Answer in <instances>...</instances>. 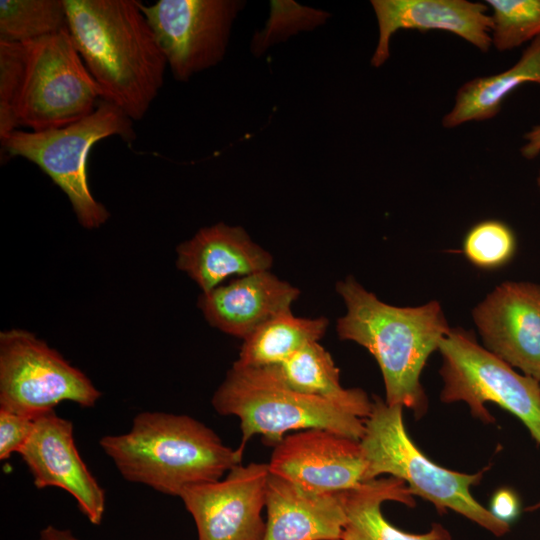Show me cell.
Masks as SVG:
<instances>
[{
  "label": "cell",
  "mask_w": 540,
  "mask_h": 540,
  "mask_svg": "<svg viewBox=\"0 0 540 540\" xmlns=\"http://www.w3.org/2000/svg\"><path fill=\"white\" fill-rule=\"evenodd\" d=\"M68 30L102 100L138 121L164 83L166 58L135 0H64Z\"/></svg>",
  "instance_id": "cell-1"
},
{
  "label": "cell",
  "mask_w": 540,
  "mask_h": 540,
  "mask_svg": "<svg viewBox=\"0 0 540 540\" xmlns=\"http://www.w3.org/2000/svg\"><path fill=\"white\" fill-rule=\"evenodd\" d=\"M336 291L346 306V313L337 320L339 338L355 342L373 355L382 373L387 404L407 407L422 416L427 397L421 373L452 328L440 302L390 305L353 276L337 282Z\"/></svg>",
  "instance_id": "cell-2"
},
{
  "label": "cell",
  "mask_w": 540,
  "mask_h": 540,
  "mask_svg": "<svg viewBox=\"0 0 540 540\" xmlns=\"http://www.w3.org/2000/svg\"><path fill=\"white\" fill-rule=\"evenodd\" d=\"M99 444L122 477L171 496L221 479L242 462L208 426L188 415L143 412L130 430L107 435Z\"/></svg>",
  "instance_id": "cell-3"
},
{
  "label": "cell",
  "mask_w": 540,
  "mask_h": 540,
  "mask_svg": "<svg viewBox=\"0 0 540 540\" xmlns=\"http://www.w3.org/2000/svg\"><path fill=\"white\" fill-rule=\"evenodd\" d=\"M360 446L366 462L365 482L388 474L403 481L412 495L431 502L439 513L452 510L498 537L509 532L510 524L497 519L471 493L485 469L466 474L431 461L409 437L403 406L375 397Z\"/></svg>",
  "instance_id": "cell-4"
},
{
  "label": "cell",
  "mask_w": 540,
  "mask_h": 540,
  "mask_svg": "<svg viewBox=\"0 0 540 540\" xmlns=\"http://www.w3.org/2000/svg\"><path fill=\"white\" fill-rule=\"evenodd\" d=\"M213 408L240 421L241 443L261 435L272 445L294 431L326 429L360 441L365 420L317 396L288 387L273 366L241 367L233 364L212 397Z\"/></svg>",
  "instance_id": "cell-5"
},
{
  "label": "cell",
  "mask_w": 540,
  "mask_h": 540,
  "mask_svg": "<svg viewBox=\"0 0 540 540\" xmlns=\"http://www.w3.org/2000/svg\"><path fill=\"white\" fill-rule=\"evenodd\" d=\"M110 136L132 142L133 120L101 100L91 114L70 125L39 132L15 130L1 143L10 156L25 158L47 174L67 195L79 223L95 229L108 220L109 212L90 192L87 158L95 143Z\"/></svg>",
  "instance_id": "cell-6"
},
{
  "label": "cell",
  "mask_w": 540,
  "mask_h": 540,
  "mask_svg": "<svg viewBox=\"0 0 540 540\" xmlns=\"http://www.w3.org/2000/svg\"><path fill=\"white\" fill-rule=\"evenodd\" d=\"M438 351L442 356V402H464L486 424L494 423L495 418L485 404L494 403L516 416L540 446L539 381L518 373L460 327L451 328Z\"/></svg>",
  "instance_id": "cell-7"
},
{
  "label": "cell",
  "mask_w": 540,
  "mask_h": 540,
  "mask_svg": "<svg viewBox=\"0 0 540 540\" xmlns=\"http://www.w3.org/2000/svg\"><path fill=\"white\" fill-rule=\"evenodd\" d=\"M26 43L25 74L16 108L18 127L45 131L91 114L102 100L101 92L69 30Z\"/></svg>",
  "instance_id": "cell-8"
},
{
  "label": "cell",
  "mask_w": 540,
  "mask_h": 540,
  "mask_svg": "<svg viewBox=\"0 0 540 540\" xmlns=\"http://www.w3.org/2000/svg\"><path fill=\"white\" fill-rule=\"evenodd\" d=\"M101 392L78 368L34 334H0V409L36 418L63 401L93 407Z\"/></svg>",
  "instance_id": "cell-9"
},
{
  "label": "cell",
  "mask_w": 540,
  "mask_h": 540,
  "mask_svg": "<svg viewBox=\"0 0 540 540\" xmlns=\"http://www.w3.org/2000/svg\"><path fill=\"white\" fill-rule=\"evenodd\" d=\"M238 0H159L140 2L174 78L193 75L222 61L232 24L244 6Z\"/></svg>",
  "instance_id": "cell-10"
},
{
  "label": "cell",
  "mask_w": 540,
  "mask_h": 540,
  "mask_svg": "<svg viewBox=\"0 0 540 540\" xmlns=\"http://www.w3.org/2000/svg\"><path fill=\"white\" fill-rule=\"evenodd\" d=\"M268 463L251 462L225 478L184 489L179 495L196 525L198 540H263Z\"/></svg>",
  "instance_id": "cell-11"
},
{
  "label": "cell",
  "mask_w": 540,
  "mask_h": 540,
  "mask_svg": "<svg viewBox=\"0 0 540 540\" xmlns=\"http://www.w3.org/2000/svg\"><path fill=\"white\" fill-rule=\"evenodd\" d=\"M471 316L485 349L540 382V284L502 282Z\"/></svg>",
  "instance_id": "cell-12"
},
{
  "label": "cell",
  "mask_w": 540,
  "mask_h": 540,
  "mask_svg": "<svg viewBox=\"0 0 540 540\" xmlns=\"http://www.w3.org/2000/svg\"><path fill=\"white\" fill-rule=\"evenodd\" d=\"M274 447L270 474L305 488L345 492L365 482L360 441L326 429H306L285 436Z\"/></svg>",
  "instance_id": "cell-13"
},
{
  "label": "cell",
  "mask_w": 540,
  "mask_h": 540,
  "mask_svg": "<svg viewBox=\"0 0 540 540\" xmlns=\"http://www.w3.org/2000/svg\"><path fill=\"white\" fill-rule=\"evenodd\" d=\"M19 455L37 488L65 490L92 524H101L105 492L78 452L70 420L54 410L38 415L33 434Z\"/></svg>",
  "instance_id": "cell-14"
},
{
  "label": "cell",
  "mask_w": 540,
  "mask_h": 540,
  "mask_svg": "<svg viewBox=\"0 0 540 540\" xmlns=\"http://www.w3.org/2000/svg\"><path fill=\"white\" fill-rule=\"evenodd\" d=\"M378 41L371 57L375 68L390 57L392 36L399 30L449 32L482 53L492 47L489 7L469 0H372Z\"/></svg>",
  "instance_id": "cell-15"
},
{
  "label": "cell",
  "mask_w": 540,
  "mask_h": 540,
  "mask_svg": "<svg viewBox=\"0 0 540 540\" xmlns=\"http://www.w3.org/2000/svg\"><path fill=\"white\" fill-rule=\"evenodd\" d=\"M270 473V472H269ZM263 540H339L344 492H321L269 474Z\"/></svg>",
  "instance_id": "cell-16"
},
{
  "label": "cell",
  "mask_w": 540,
  "mask_h": 540,
  "mask_svg": "<svg viewBox=\"0 0 540 540\" xmlns=\"http://www.w3.org/2000/svg\"><path fill=\"white\" fill-rule=\"evenodd\" d=\"M299 295L298 288L268 270L202 293L198 305L211 326L245 339L269 319L290 311Z\"/></svg>",
  "instance_id": "cell-17"
},
{
  "label": "cell",
  "mask_w": 540,
  "mask_h": 540,
  "mask_svg": "<svg viewBox=\"0 0 540 540\" xmlns=\"http://www.w3.org/2000/svg\"><path fill=\"white\" fill-rule=\"evenodd\" d=\"M272 255L239 226L217 223L177 247V267L207 293L230 275L270 270Z\"/></svg>",
  "instance_id": "cell-18"
},
{
  "label": "cell",
  "mask_w": 540,
  "mask_h": 540,
  "mask_svg": "<svg viewBox=\"0 0 540 540\" xmlns=\"http://www.w3.org/2000/svg\"><path fill=\"white\" fill-rule=\"evenodd\" d=\"M386 501L415 506L414 497L406 484L392 476L376 478L345 491L347 519L341 540H451L449 531L438 523L422 534L400 530L382 513L381 507Z\"/></svg>",
  "instance_id": "cell-19"
},
{
  "label": "cell",
  "mask_w": 540,
  "mask_h": 540,
  "mask_svg": "<svg viewBox=\"0 0 540 540\" xmlns=\"http://www.w3.org/2000/svg\"><path fill=\"white\" fill-rule=\"evenodd\" d=\"M525 84L540 86V37L531 41L517 62L505 71L463 83L452 108L442 118V126L452 129L495 118L506 98Z\"/></svg>",
  "instance_id": "cell-20"
},
{
  "label": "cell",
  "mask_w": 540,
  "mask_h": 540,
  "mask_svg": "<svg viewBox=\"0 0 540 540\" xmlns=\"http://www.w3.org/2000/svg\"><path fill=\"white\" fill-rule=\"evenodd\" d=\"M281 380L291 389L324 398L350 414L366 420L372 401L361 388H345L330 353L319 344L305 345L287 360L272 365Z\"/></svg>",
  "instance_id": "cell-21"
},
{
  "label": "cell",
  "mask_w": 540,
  "mask_h": 540,
  "mask_svg": "<svg viewBox=\"0 0 540 540\" xmlns=\"http://www.w3.org/2000/svg\"><path fill=\"white\" fill-rule=\"evenodd\" d=\"M328 325V319L323 316L296 317L291 310L278 314L243 339L234 364L241 367L281 364L305 345L318 342Z\"/></svg>",
  "instance_id": "cell-22"
},
{
  "label": "cell",
  "mask_w": 540,
  "mask_h": 540,
  "mask_svg": "<svg viewBox=\"0 0 540 540\" xmlns=\"http://www.w3.org/2000/svg\"><path fill=\"white\" fill-rule=\"evenodd\" d=\"M68 29L64 0H1L0 41L26 43Z\"/></svg>",
  "instance_id": "cell-23"
},
{
  "label": "cell",
  "mask_w": 540,
  "mask_h": 540,
  "mask_svg": "<svg viewBox=\"0 0 540 540\" xmlns=\"http://www.w3.org/2000/svg\"><path fill=\"white\" fill-rule=\"evenodd\" d=\"M492 46L507 52L540 37V0H486Z\"/></svg>",
  "instance_id": "cell-24"
},
{
  "label": "cell",
  "mask_w": 540,
  "mask_h": 540,
  "mask_svg": "<svg viewBox=\"0 0 540 540\" xmlns=\"http://www.w3.org/2000/svg\"><path fill=\"white\" fill-rule=\"evenodd\" d=\"M516 247V236L508 224L498 219H485L467 231L462 253L473 266L490 271L509 263Z\"/></svg>",
  "instance_id": "cell-25"
},
{
  "label": "cell",
  "mask_w": 540,
  "mask_h": 540,
  "mask_svg": "<svg viewBox=\"0 0 540 540\" xmlns=\"http://www.w3.org/2000/svg\"><path fill=\"white\" fill-rule=\"evenodd\" d=\"M27 60V43L0 41V139L18 127L16 108Z\"/></svg>",
  "instance_id": "cell-26"
},
{
  "label": "cell",
  "mask_w": 540,
  "mask_h": 540,
  "mask_svg": "<svg viewBox=\"0 0 540 540\" xmlns=\"http://www.w3.org/2000/svg\"><path fill=\"white\" fill-rule=\"evenodd\" d=\"M327 14L292 1H272L271 14L265 29L256 35L254 53L263 51L276 41L284 40L298 31L311 29L326 20Z\"/></svg>",
  "instance_id": "cell-27"
},
{
  "label": "cell",
  "mask_w": 540,
  "mask_h": 540,
  "mask_svg": "<svg viewBox=\"0 0 540 540\" xmlns=\"http://www.w3.org/2000/svg\"><path fill=\"white\" fill-rule=\"evenodd\" d=\"M35 428V418L0 409V459L20 453Z\"/></svg>",
  "instance_id": "cell-28"
},
{
  "label": "cell",
  "mask_w": 540,
  "mask_h": 540,
  "mask_svg": "<svg viewBox=\"0 0 540 540\" xmlns=\"http://www.w3.org/2000/svg\"><path fill=\"white\" fill-rule=\"evenodd\" d=\"M490 512L499 520L510 524L520 512L517 495L509 489H501L494 494Z\"/></svg>",
  "instance_id": "cell-29"
},
{
  "label": "cell",
  "mask_w": 540,
  "mask_h": 540,
  "mask_svg": "<svg viewBox=\"0 0 540 540\" xmlns=\"http://www.w3.org/2000/svg\"><path fill=\"white\" fill-rule=\"evenodd\" d=\"M524 144L520 153L527 160L535 159L540 155V124L533 126L524 134Z\"/></svg>",
  "instance_id": "cell-30"
},
{
  "label": "cell",
  "mask_w": 540,
  "mask_h": 540,
  "mask_svg": "<svg viewBox=\"0 0 540 540\" xmlns=\"http://www.w3.org/2000/svg\"><path fill=\"white\" fill-rule=\"evenodd\" d=\"M40 540H80L70 530L47 526L40 532Z\"/></svg>",
  "instance_id": "cell-31"
},
{
  "label": "cell",
  "mask_w": 540,
  "mask_h": 540,
  "mask_svg": "<svg viewBox=\"0 0 540 540\" xmlns=\"http://www.w3.org/2000/svg\"><path fill=\"white\" fill-rule=\"evenodd\" d=\"M538 509H540V501L537 502L536 504L530 506L529 508H527V510H529V511H535V510H538Z\"/></svg>",
  "instance_id": "cell-32"
},
{
  "label": "cell",
  "mask_w": 540,
  "mask_h": 540,
  "mask_svg": "<svg viewBox=\"0 0 540 540\" xmlns=\"http://www.w3.org/2000/svg\"><path fill=\"white\" fill-rule=\"evenodd\" d=\"M536 184H537L538 192H539V195H540V170H539L537 178H536Z\"/></svg>",
  "instance_id": "cell-33"
},
{
  "label": "cell",
  "mask_w": 540,
  "mask_h": 540,
  "mask_svg": "<svg viewBox=\"0 0 540 540\" xmlns=\"http://www.w3.org/2000/svg\"><path fill=\"white\" fill-rule=\"evenodd\" d=\"M339 540H341V539H339Z\"/></svg>",
  "instance_id": "cell-34"
}]
</instances>
